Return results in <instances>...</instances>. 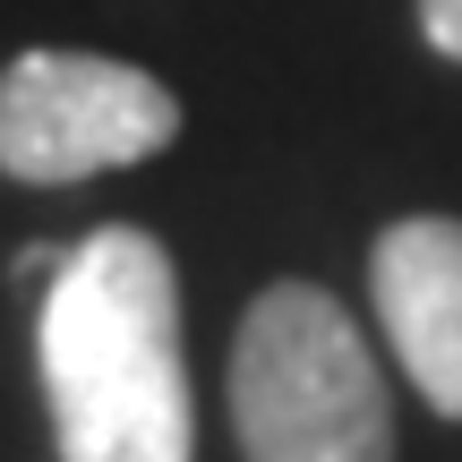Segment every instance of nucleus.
Listing matches in <instances>:
<instances>
[{"mask_svg":"<svg viewBox=\"0 0 462 462\" xmlns=\"http://www.w3.org/2000/svg\"><path fill=\"white\" fill-rule=\"evenodd\" d=\"M43 402L60 462H189L198 402L180 351V274L137 223H103L43 274Z\"/></svg>","mask_w":462,"mask_h":462,"instance_id":"nucleus-1","label":"nucleus"},{"mask_svg":"<svg viewBox=\"0 0 462 462\" xmlns=\"http://www.w3.org/2000/svg\"><path fill=\"white\" fill-rule=\"evenodd\" d=\"M231 429L248 462H394V394L360 317L317 282H265L231 343Z\"/></svg>","mask_w":462,"mask_h":462,"instance_id":"nucleus-2","label":"nucleus"},{"mask_svg":"<svg viewBox=\"0 0 462 462\" xmlns=\"http://www.w3.org/2000/svg\"><path fill=\"white\" fill-rule=\"evenodd\" d=\"M180 137V95L112 51H17L0 69V171L26 189L129 171Z\"/></svg>","mask_w":462,"mask_h":462,"instance_id":"nucleus-3","label":"nucleus"},{"mask_svg":"<svg viewBox=\"0 0 462 462\" xmlns=\"http://www.w3.org/2000/svg\"><path fill=\"white\" fill-rule=\"evenodd\" d=\"M377 326L394 343L402 377L429 394L437 420H462V223L454 215H402L368 248Z\"/></svg>","mask_w":462,"mask_h":462,"instance_id":"nucleus-4","label":"nucleus"},{"mask_svg":"<svg viewBox=\"0 0 462 462\" xmlns=\"http://www.w3.org/2000/svg\"><path fill=\"white\" fill-rule=\"evenodd\" d=\"M420 34H429L446 60H462V0H420Z\"/></svg>","mask_w":462,"mask_h":462,"instance_id":"nucleus-5","label":"nucleus"}]
</instances>
